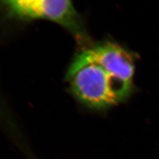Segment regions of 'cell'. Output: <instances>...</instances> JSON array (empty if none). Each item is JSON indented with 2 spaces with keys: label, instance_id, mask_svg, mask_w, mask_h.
I'll list each match as a JSON object with an SVG mask.
<instances>
[{
  "label": "cell",
  "instance_id": "1",
  "mask_svg": "<svg viewBox=\"0 0 159 159\" xmlns=\"http://www.w3.org/2000/svg\"><path fill=\"white\" fill-rule=\"evenodd\" d=\"M133 57L117 43L104 41L79 48L65 74L72 96L91 110L123 102L132 88Z\"/></svg>",
  "mask_w": 159,
  "mask_h": 159
},
{
  "label": "cell",
  "instance_id": "2",
  "mask_svg": "<svg viewBox=\"0 0 159 159\" xmlns=\"http://www.w3.org/2000/svg\"><path fill=\"white\" fill-rule=\"evenodd\" d=\"M0 11L17 21L45 20L56 23L71 34L80 48L92 43L72 0H0Z\"/></svg>",
  "mask_w": 159,
  "mask_h": 159
}]
</instances>
